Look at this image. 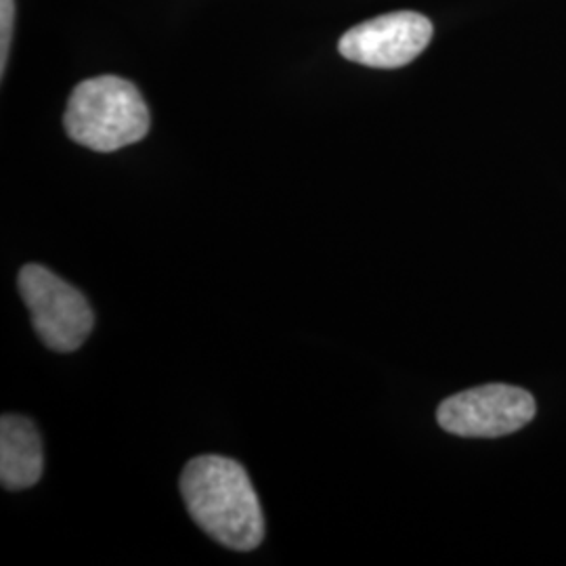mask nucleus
<instances>
[{
    "label": "nucleus",
    "instance_id": "1",
    "mask_svg": "<svg viewBox=\"0 0 566 566\" xmlns=\"http://www.w3.org/2000/svg\"><path fill=\"white\" fill-rule=\"evenodd\" d=\"M181 495L189 516L221 546L238 552L261 546L263 507L248 472L235 460L193 458L182 470Z\"/></svg>",
    "mask_w": 566,
    "mask_h": 566
},
{
    "label": "nucleus",
    "instance_id": "2",
    "mask_svg": "<svg viewBox=\"0 0 566 566\" xmlns=\"http://www.w3.org/2000/svg\"><path fill=\"white\" fill-rule=\"evenodd\" d=\"M149 109L139 88L118 76L81 82L63 114L67 137L99 154L139 143L149 133Z\"/></svg>",
    "mask_w": 566,
    "mask_h": 566
},
{
    "label": "nucleus",
    "instance_id": "3",
    "mask_svg": "<svg viewBox=\"0 0 566 566\" xmlns=\"http://www.w3.org/2000/svg\"><path fill=\"white\" fill-rule=\"evenodd\" d=\"M18 283L42 343L57 353L78 350L95 325L93 308L81 290L42 264H25Z\"/></svg>",
    "mask_w": 566,
    "mask_h": 566
},
{
    "label": "nucleus",
    "instance_id": "4",
    "mask_svg": "<svg viewBox=\"0 0 566 566\" xmlns=\"http://www.w3.org/2000/svg\"><path fill=\"white\" fill-rule=\"evenodd\" d=\"M537 405L525 388L485 385L462 390L437 409V422L465 439H497L525 428L535 418Z\"/></svg>",
    "mask_w": 566,
    "mask_h": 566
},
{
    "label": "nucleus",
    "instance_id": "5",
    "mask_svg": "<svg viewBox=\"0 0 566 566\" xmlns=\"http://www.w3.org/2000/svg\"><path fill=\"white\" fill-rule=\"evenodd\" d=\"M432 41V23L413 11L386 13L350 28L338 42L344 60L395 70L416 60Z\"/></svg>",
    "mask_w": 566,
    "mask_h": 566
},
{
    "label": "nucleus",
    "instance_id": "6",
    "mask_svg": "<svg viewBox=\"0 0 566 566\" xmlns=\"http://www.w3.org/2000/svg\"><path fill=\"white\" fill-rule=\"evenodd\" d=\"M42 441L32 420L4 413L0 422V481L9 491L30 489L41 481Z\"/></svg>",
    "mask_w": 566,
    "mask_h": 566
},
{
    "label": "nucleus",
    "instance_id": "7",
    "mask_svg": "<svg viewBox=\"0 0 566 566\" xmlns=\"http://www.w3.org/2000/svg\"><path fill=\"white\" fill-rule=\"evenodd\" d=\"M15 23V0H0V76L7 72V61L13 41Z\"/></svg>",
    "mask_w": 566,
    "mask_h": 566
}]
</instances>
